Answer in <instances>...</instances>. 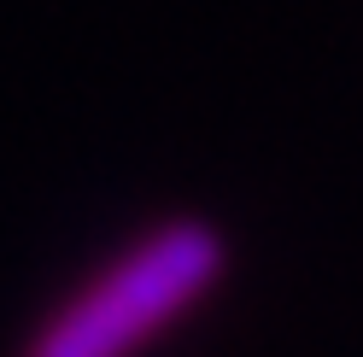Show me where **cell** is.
Listing matches in <instances>:
<instances>
[{
	"label": "cell",
	"mask_w": 363,
	"mask_h": 357,
	"mask_svg": "<svg viewBox=\"0 0 363 357\" xmlns=\"http://www.w3.org/2000/svg\"><path fill=\"white\" fill-rule=\"evenodd\" d=\"M223 246L206 222L170 217L111 240L41 305L18 357H147L217 287Z\"/></svg>",
	"instance_id": "obj_1"
}]
</instances>
